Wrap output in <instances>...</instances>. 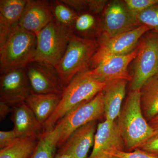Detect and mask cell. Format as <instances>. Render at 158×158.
Returning a JSON list of instances; mask_svg holds the SVG:
<instances>
[{"mask_svg":"<svg viewBox=\"0 0 158 158\" xmlns=\"http://www.w3.org/2000/svg\"><path fill=\"white\" fill-rule=\"evenodd\" d=\"M106 85L92 76L89 69L77 74L64 88L56 109L43 124L44 131L53 128L57 122L74 108L90 101Z\"/></svg>","mask_w":158,"mask_h":158,"instance_id":"1","label":"cell"},{"mask_svg":"<svg viewBox=\"0 0 158 158\" xmlns=\"http://www.w3.org/2000/svg\"><path fill=\"white\" fill-rule=\"evenodd\" d=\"M117 121L125 146L130 152L141 147L154 135L142 113L140 90H130Z\"/></svg>","mask_w":158,"mask_h":158,"instance_id":"2","label":"cell"},{"mask_svg":"<svg viewBox=\"0 0 158 158\" xmlns=\"http://www.w3.org/2000/svg\"><path fill=\"white\" fill-rule=\"evenodd\" d=\"M37 47V36L17 25L0 45L1 74L9 71L26 68L33 62Z\"/></svg>","mask_w":158,"mask_h":158,"instance_id":"3","label":"cell"},{"mask_svg":"<svg viewBox=\"0 0 158 158\" xmlns=\"http://www.w3.org/2000/svg\"><path fill=\"white\" fill-rule=\"evenodd\" d=\"M98 42L73 33L65 53L55 67L64 87L77 74L88 70Z\"/></svg>","mask_w":158,"mask_h":158,"instance_id":"4","label":"cell"},{"mask_svg":"<svg viewBox=\"0 0 158 158\" xmlns=\"http://www.w3.org/2000/svg\"><path fill=\"white\" fill-rule=\"evenodd\" d=\"M72 34L70 28L60 24L54 19L36 34L34 61L56 67L65 53Z\"/></svg>","mask_w":158,"mask_h":158,"instance_id":"5","label":"cell"},{"mask_svg":"<svg viewBox=\"0 0 158 158\" xmlns=\"http://www.w3.org/2000/svg\"><path fill=\"white\" fill-rule=\"evenodd\" d=\"M133 63L131 90H140L148 80L158 75V32L150 31L138 44Z\"/></svg>","mask_w":158,"mask_h":158,"instance_id":"6","label":"cell"},{"mask_svg":"<svg viewBox=\"0 0 158 158\" xmlns=\"http://www.w3.org/2000/svg\"><path fill=\"white\" fill-rule=\"evenodd\" d=\"M103 94L100 92L90 101L83 103L67 113L54 126L59 134L60 148L74 131L100 118L104 114Z\"/></svg>","mask_w":158,"mask_h":158,"instance_id":"7","label":"cell"},{"mask_svg":"<svg viewBox=\"0 0 158 158\" xmlns=\"http://www.w3.org/2000/svg\"><path fill=\"white\" fill-rule=\"evenodd\" d=\"M141 26L136 16L124 1L109 2L100 20L99 38H108L137 28Z\"/></svg>","mask_w":158,"mask_h":158,"instance_id":"8","label":"cell"},{"mask_svg":"<svg viewBox=\"0 0 158 158\" xmlns=\"http://www.w3.org/2000/svg\"><path fill=\"white\" fill-rule=\"evenodd\" d=\"M150 31L145 25L139 26L132 31L122 33L108 38H99L98 46L92 58L90 66L92 69L102 60L114 56L127 55L138 47L141 37Z\"/></svg>","mask_w":158,"mask_h":158,"instance_id":"9","label":"cell"},{"mask_svg":"<svg viewBox=\"0 0 158 158\" xmlns=\"http://www.w3.org/2000/svg\"><path fill=\"white\" fill-rule=\"evenodd\" d=\"M25 68L32 92L62 95L65 87L55 67L33 61Z\"/></svg>","mask_w":158,"mask_h":158,"instance_id":"10","label":"cell"},{"mask_svg":"<svg viewBox=\"0 0 158 158\" xmlns=\"http://www.w3.org/2000/svg\"><path fill=\"white\" fill-rule=\"evenodd\" d=\"M26 68L9 71L0 77V102L10 106L25 102L32 93Z\"/></svg>","mask_w":158,"mask_h":158,"instance_id":"11","label":"cell"},{"mask_svg":"<svg viewBox=\"0 0 158 158\" xmlns=\"http://www.w3.org/2000/svg\"><path fill=\"white\" fill-rule=\"evenodd\" d=\"M125 147L117 120H106L98 125L93 150L88 158H110L111 153L123 151Z\"/></svg>","mask_w":158,"mask_h":158,"instance_id":"12","label":"cell"},{"mask_svg":"<svg viewBox=\"0 0 158 158\" xmlns=\"http://www.w3.org/2000/svg\"><path fill=\"white\" fill-rule=\"evenodd\" d=\"M138 52L137 47L135 50L127 55L106 58L94 68L89 69L90 73L100 81L106 84L118 80L131 81L132 77L128 68L136 58Z\"/></svg>","mask_w":158,"mask_h":158,"instance_id":"13","label":"cell"},{"mask_svg":"<svg viewBox=\"0 0 158 158\" xmlns=\"http://www.w3.org/2000/svg\"><path fill=\"white\" fill-rule=\"evenodd\" d=\"M54 19L50 1L27 0L18 25L37 34Z\"/></svg>","mask_w":158,"mask_h":158,"instance_id":"14","label":"cell"},{"mask_svg":"<svg viewBox=\"0 0 158 158\" xmlns=\"http://www.w3.org/2000/svg\"><path fill=\"white\" fill-rule=\"evenodd\" d=\"M11 119L18 138L39 140L44 132L42 125L25 102L12 107Z\"/></svg>","mask_w":158,"mask_h":158,"instance_id":"15","label":"cell"},{"mask_svg":"<svg viewBox=\"0 0 158 158\" xmlns=\"http://www.w3.org/2000/svg\"><path fill=\"white\" fill-rule=\"evenodd\" d=\"M97 127L96 121H94L77 129L59 148V152L72 158H88L89 150L94 143Z\"/></svg>","mask_w":158,"mask_h":158,"instance_id":"16","label":"cell"},{"mask_svg":"<svg viewBox=\"0 0 158 158\" xmlns=\"http://www.w3.org/2000/svg\"><path fill=\"white\" fill-rule=\"evenodd\" d=\"M127 82L126 80H118L109 82L102 91L106 120L113 122L120 115Z\"/></svg>","mask_w":158,"mask_h":158,"instance_id":"17","label":"cell"},{"mask_svg":"<svg viewBox=\"0 0 158 158\" xmlns=\"http://www.w3.org/2000/svg\"><path fill=\"white\" fill-rule=\"evenodd\" d=\"M27 0L0 1V45L18 25Z\"/></svg>","mask_w":158,"mask_h":158,"instance_id":"18","label":"cell"},{"mask_svg":"<svg viewBox=\"0 0 158 158\" xmlns=\"http://www.w3.org/2000/svg\"><path fill=\"white\" fill-rule=\"evenodd\" d=\"M61 99V95L32 92L25 102L43 126L56 110Z\"/></svg>","mask_w":158,"mask_h":158,"instance_id":"19","label":"cell"},{"mask_svg":"<svg viewBox=\"0 0 158 158\" xmlns=\"http://www.w3.org/2000/svg\"><path fill=\"white\" fill-rule=\"evenodd\" d=\"M140 92L142 113L149 121L158 115V75L148 80Z\"/></svg>","mask_w":158,"mask_h":158,"instance_id":"20","label":"cell"},{"mask_svg":"<svg viewBox=\"0 0 158 158\" xmlns=\"http://www.w3.org/2000/svg\"><path fill=\"white\" fill-rule=\"evenodd\" d=\"M71 30L75 35L83 38H89L100 35V21L98 20L95 15L89 12L79 13Z\"/></svg>","mask_w":158,"mask_h":158,"instance_id":"21","label":"cell"},{"mask_svg":"<svg viewBox=\"0 0 158 158\" xmlns=\"http://www.w3.org/2000/svg\"><path fill=\"white\" fill-rule=\"evenodd\" d=\"M38 140L32 138H18L0 150V158H30L37 147Z\"/></svg>","mask_w":158,"mask_h":158,"instance_id":"22","label":"cell"},{"mask_svg":"<svg viewBox=\"0 0 158 158\" xmlns=\"http://www.w3.org/2000/svg\"><path fill=\"white\" fill-rule=\"evenodd\" d=\"M59 134L55 128L44 131L30 158H54L58 148Z\"/></svg>","mask_w":158,"mask_h":158,"instance_id":"23","label":"cell"},{"mask_svg":"<svg viewBox=\"0 0 158 158\" xmlns=\"http://www.w3.org/2000/svg\"><path fill=\"white\" fill-rule=\"evenodd\" d=\"M50 3L55 20L60 24L70 28L78 13L62 1H51Z\"/></svg>","mask_w":158,"mask_h":158,"instance_id":"24","label":"cell"},{"mask_svg":"<svg viewBox=\"0 0 158 158\" xmlns=\"http://www.w3.org/2000/svg\"><path fill=\"white\" fill-rule=\"evenodd\" d=\"M136 16L141 25H145L158 32V3Z\"/></svg>","mask_w":158,"mask_h":158,"instance_id":"25","label":"cell"},{"mask_svg":"<svg viewBox=\"0 0 158 158\" xmlns=\"http://www.w3.org/2000/svg\"><path fill=\"white\" fill-rule=\"evenodd\" d=\"M131 12L137 15L158 3V0H124Z\"/></svg>","mask_w":158,"mask_h":158,"instance_id":"26","label":"cell"},{"mask_svg":"<svg viewBox=\"0 0 158 158\" xmlns=\"http://www.w3.org/2000/svg\"><path fill=\"white\" fill-rule=\"evenodd\" d=\"M110 157L117 158H158V156L150 153L141 149H136L133 152L116 151L110 154Z\"/></svg>","mask_w":158,"mask_h":158,"instance_id":"27","label":"cell"},{"mask_svg":"<svg viewBox=\"0 0 158 158\" xmlns=\"http://www.w3.org/2000/svg\"><path fill=\"white\" fill-rule=\"evenodd\" d=\"M109 3L107 0H87L88 12L98 15L102 13Z\"/></svg>","mask_w":158,"mask_h":158,"instance_id":"28","label":"cell"},{"mask_svg":"<svg viewBox=\"0 0 158 158\" xmlns=\"http://www.w3.org/2000/svg\"><path fill=\"white\" fill-rule=\"evenodd\" d=\"M62 2L77 13H81L88 11L87 0H62Z\"/></svg>","mask_w":158,"mask_h":158,"instance_id":"29","label":"cell"},{"mask_svg":"<svg viewBox=\"0 0 158 158\" xmlns=\"http://www.w3.org/2000/svg\"><path fill=\"white\" fill-rule=\"evenodd\" d=\"M16 133L14 130L0 131V149L4 148L12 143L17 139Z\"/></svg>","mask_w":158,"mask_h":158,"instance_id":"30","label":"cell"},{"mask_svg":"<svg viewBox=\"0 0 158 158\" xmlns=\"http://www.w3.org/2000/svg\"><path fill=\"white\" fill-rule=\"evenodd\" d=\"M140 148L146 152L158 156V137L149 139Z\"/></svg>","mask_w":158,"mask_h":158,"instance_id":"31","label":"cell"},{"mask_svg":"<svg viewBox=\"0 0 158 158\" xmlns=\"http://www.w3.org/2000/svg\"><path fill=\"white\" fill-rule=\"evenodd\" d=\"M11 110L12 108L9 105L2 102H0V118L1 121L6 118L9 113H11Z\"/></svg>","mask_w":158,"mask_h":158,"instance_id":"32","label":"cell"},{"mask_svg":"<svg viewBox=\"0 0 158 158\" xmlns=\"http://www.w3.org/2000/svg\"><path fill=\"white\" fill-rule=\"evenodd\" d=\"M148 123L154 131V135L152 138L158 137V115L150 119Z\"/></svg>","mask_w":158,"mask_h":158,"instance_id":"33","label":"cell"},{"mask_svg":"<svg viewBox=\"0 0 158 158\" xmlns=\"http://www.w3.org/2000/svg\"><path fill=\"white\" fill-rule=\"evenodd\" d=\"M54 158H72L68 155L65 153H62L58 152L57 154L55 155Z\"/></svg>","mask_w":158,"mask_h":158,"instance_id":"34","label":"cell"},{"mask_svg":"<svg viewBox=\"0 0 158 158\" xmlns=\"http://www.w3.org/2000/svg\"><path fill=\"white\" fill-rule=\"evenodd\" d=\"M117 158L114 157H111V158Z\"/></svg>","mask_w":158,"mask_h":158,"instance_id":"35","label":"cell"}]
</instances>
